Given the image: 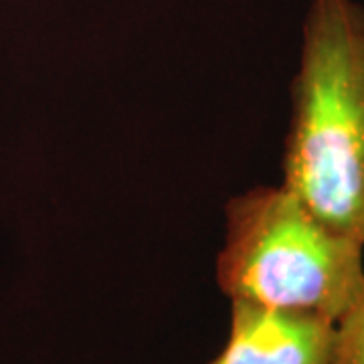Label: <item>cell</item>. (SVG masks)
I'll use <instances>...</instances> for the list:
<instances>
[{
	"label": "cell",
	"instance_id": "1",
	"mask_svg": "<svg viewBox=\"0 0 364 364\" xmlns=\"http://www.w3.org/2000/svg\"><path fill=\"white\" fill-rule=\"evenodd\" d=\"M301 37L282 184L364 245V6L312 0Z\"/></svg>",
	"mask_w": 364,
	"mask_h": 364
},
{
	"label": "cell",
	"instance_id": "2",
	"mask_svg": "<svg viewBox=\"0 0 364 364\" xmlns=\"http://www.w3.org/2000/svg\"><path fill=\"white\" fill-rule=\"evenodd\" d=\"M217 284L229 299L338 320L364 287V245L330 229L284 184L227 203Z\"/></svg>",
	"mask_w": 364,
	"mask_h": 364
},
{
	"label": "cell",
	"instance_id": "3",
	"mask_svg": "<svg viewBox=\"0 0 364 364\" xmlns=\"http://www.w3.org/2000/svg\"><path fill=\"white\" fill-rule=\"evenodd\" d=\"M334 340L326 316L231 299L229 338L208 364H330Z\"/></svg>",
	"mask_w": 364,
	"mask_h": 364
},
{
	"label": "cell",
	"instance_id": "4",
	"mask_svg": "<svg viewBox=\"0 0 364 364\" xmlns=\"http://www.w3.org/2000/svg\"><path fill=\"white\" fill-rule=\"evenodd\" d=\"M330 364H364V287L336 320Z\"/></svg>",
	"mask_w": 364,
	"mask_h": 364
}]
</instances>
